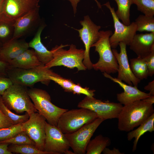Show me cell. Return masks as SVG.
I'll return each instance as SVG.
<instances>
[{"label": "cell", "instance_id": "6da1fadb", "mask_svg": "<svg viewBox=\"0 0 154 154\" xmlns=\"http://www.w3.org/2000/svg\"><path fill=\"white\" fill-rule=\"evenodd\" d=\"M154 113L153 104L145 99L124 105L117 118L118 128L121 131H130Z\"/></svg>", "mask_w": 154, "mask_h": 154}, {"label": "cell", "instance_id": "7a4b0ae2", "mask_svg": "<svg viewBox=\"0 0 154 154\" xmlns=\"http://www.w3.org/2000/svg\"><path fill=\"white\" fill-rule=\"evenodd\" d=\"M113 34L111 30L100 31L98 40L91 46L94 47L95 51L98 53V61L93 64V68L103 73L110 74L117 72L118 65L110 43L109 38Z\"/></svg>", "mask_w": 154, "mask_h": 154}, {"label": "cell", "instance_id": "3957f363", "mask_svg": "<svg viewBox=\"0 0 154 154\" xmlns=\"http://www.w3.org/2000/svg\"><path fill=\"white\" fill-rule=\"evenodd\" d=\"M68 46L61 44L52 48L51 51L53 58L45 66L50 69L54 66H63L70 68H76L78 71L87 69L83 63L84 50L77 48L73 44L70 45L67 50L63 48Z\"/></svg>", "mask_w": 154, "mask_h": 154}, {"label": "cell", "instance_id": "277c9868", "mask_svg": "<svg viewBox=\"0 0 154 154\" xmlns=\"http://www.w3.org/2000/svg\"><path fill=\"white\" fill-rule=\"evenodd\" d=\"M1 96L6 107L17 113L26 112L29 115L38 112L31 101L26 87L13 84Z\"/></svg>", "mask_w": 154, "mask_h": 154}, {"label": "cell", "instance_id": "5b68a950", "mask_svg": "<svg viewBox=\"0 0 154 154\" xmlns=\"http://www.w3.org/2000/svg\"><path fill=\"white\" fill-rule=\"evenodd\" d=\"M28 93L38 112L49 123L57 126L60 116L68 110L60 108L53 104L50 96L45 90L33 88L28 90Z\"/></svg>", "mask_w": 154, "mask_h": 154}, {"label": "cell", "instance_id": "8992f818", "mask_svg": "<svg viewBox=\"0 0 154 154\" xmlns=\"http://www.w3.org/2000/svg\"><path fill=\"white\" fill-rule=\"evenodd\" d=\"M97 118L95 113L87 108L68 110L60 116L57 126L64 134H70Z\"/></svg>", "mask_w": 154, "mask_h": 154}, {"label": "cell", "instance_id": "52a82bcc", "mask_svg": "<svg viewBox=\"0 0 154 154\" xmlns=\"http://www.w3.org/2000/svg\"><path fill=\"white\" fill-rule=\"evenodd\" d=\"M54 73L42 64L30 69L9 68L7 71V76L13 84L27 87H31L38 82H44L50 81L48 76Z\"/></svg>", "mask_w": 154, "mask_h": 154}, {"label": "cell", "instance_id": "ba28073f", "mask_svg": "<svg viewBox=\"0 0 154 154\" xmlns=\"http://www.w3.org/2000/svg\"><path fill=\"white\" fill-rule=\"evenodd\" d=\"M39 0H5L0 24L12 25L18 19L40 7Z\"/></svg>", "mask_w": 154, "mask_h": 154}, {"label": "cell", "instance_id": "9c48e42d", "mask_svg": "<svg viewBox=\"0 0 154 154\" xmlns=\"http://www.w3.org/2000/svg\"><path fill=\"white\" fill-rule=\"evenodd\" d=\"M77 107L88 109L95 113L98 118L105 120L117 118L123 106L119 103L103 102L94 97L86 96L79 102Z\"/></svg>", "mask_w": 154, "mask_h": 154}, {"label": "cell", "instance_id": "30bf717a", "mask_svg": "<svg viewBox=\"0 0 154 154\" xmlns=\"http://www.w3.org/2000/svg\"><path fill=\"white\" fill-rule=\"evenodd\" d=\"M80 23L82 27L80 29H74L78 32L79 36L84 46L83 63L87 69L90 70L93 68V64L90 58V49L98 39L101 27L95 24L88 15L85 16L83 20L80 21Z\"/></svg>", "mask_w": 154, "mask_h": 154}, {"label": "cell", "instance_id": "8fae6325", "mask_svg": "<svg viewBox=\"0 0 154 154\" xmlns=\"http://www.w3.org/2000/svg\"><path fill=\"white\" fill-rule=\"evenodd\" d=\"M104 121L97 118L74 132L64 134L75 154H85L91 138L100 125Z\"/></svg>", "mask_w": 154, "mask_h": 154}, {"label": "cell", "instance_id": "7c38bea8", "mask_svg": "<svg viewBox=\"0 0 154 154\" xmlns=\"http://www.w3.org/2000/svg\"><path fill=\"white\" fill-rule=\"evenodd\" d=\"M103 5L110 10L114 21L115 31L109 38L112 48H116L121 42L129 46L137 31L135 22H132L128 25H125L119 21L115 13L114 8L112 7L109 2Z\"/></svg>", "mask_w": 154, "mask_h": 154}, {"label": "cell", "instance_id": "4fadbf2b", "mask_svg": "<svg viewBox=\"0 0 154 154\" xmlns=\"http://www.w3.org/2000/svg\"><path fill=\"white\" fill-rule=\"evenodd\" d=\"M28 120L22 123L23 131L35 143L39 150L43 151L46 138V119L38 112L29 115Z\"/></svg>", "mask_w": 154, "mask_h": 154}, {"label": "cell", "instance_id": "5bb4252c", "mask_svg": "<svg viewBox=\"0 0 154 154\" xmlns=\"http://www.w3.org/2000/svg\"><path fill=\"white\" fill-rule=\"evenodd\" d=\"M46 138L43 151L49 154H65L70 147L64 134L57 126L46 121L45 125Z\"/></svg>", "mask_w": 154, "mask_h": 154}, {"label": "cell", "instance_id": "9a60e30c", "mask_svg": "<svg viewBox=\"0 0 154 154\" xmlns=\"http://www.w3.org/2000/svg\"><path fill=\"white\" fill-rule=\"evenodd\" d=\"M119 45L120 48L119 53L115 48L112 49L118 65L117 78L129 85L137 86L141 80L134 75L131 69L127 52V45L122 42L119 43Z\"/></svg>", "mask_w": 154, "mask_h": 154}, {"label": "cell", "instance_id": "2e32d148", "mask_svg": "<svg viewBox=\"0 0 154 154\" xmlns=\"http://www.w3.org/2000/svg\"><path fill=\"white\" fill-rule=\"evenodd\" d=\"M104 76L118 84L123 90V92L117 94V100L121 104L126 105L135 101L144 99L151 96L139 90L137 86H131L125 84L117 78H114L110 74L103 73Z\"/></svg>", "mask_w": 154, "mask_h": 154}, {"label": "cell", "instance_id": "e0dca14e", "mask_svg": "<svg viewBox=\"0 0 154 154\" xmlns=\"http://www.w3.org/2000/svg\"><path fill=\"white\" fill-rule=\"evenodd\" d=\"M129 46L137 56L144 58L154 50V33L136 34Z\"/></svg>", "mask_w": 154, "mask_h": 154}, {"label": "cell", "instance_id": "ac0fdd59", "mask_svg": "<svg viewBox=\"0 0 154 154\" xmlns=\"http://www.w3.org/2000/svg\"><path fill=\"white\" fill-rule=\"evenodd\" d=\"M29 48V43L24 40L11 39L1 47L0 60L8 63Z\"/></svg>", "mask_w": 154, "mask_h": 154}, {"label": "cell", "instance_id": "d6986e66", "mask_svg": "<svg viewBox=\"0 0 154 154\" xmlns=\"http://www.w3.org/2000/svg\"><path fill=\"white\" fill-rule=\"evenodd\" d=\"M39 7L35 9L17 19L12 26L14 28L11 38L17 39L23 36L37 19Z\"/></svg>", "mask_w": 154, "mask_h": 154}, {"label": "cell", "instance_id": "ffe728a7", "mask_svg": "<svg viewBox=\"0 0 154 154\" xmlns=\"http://www.w3.org/2000/svg\"><path fill=\"white\" fill-rule=\"evenodd\" d=\"M44 27V25L39 27L33 38L29 43V46L34 49L39 61L45 65L51 60L53 56L51 50H48L41 41V35Z\"/></svg>", "mask_w": 154, "mask_h": 154}, {"label": "cell", "instance_id": "44dd1931", "mask_svg": "<svg viewBox=\"0 0 154 154\" xmlns=\"http://www.w3.org/2000/svg\"><path fill=\"white\" fill-rule=\"evenodd\" d=\"M8 63L9 68L23 69L33 68L42 64L38 58L34 50L29 49Z\"/></svg>", "mask_w": 154, "mask_h": 154}, {"label": "cell", "instance_id": "7402d4cb", "mask_svg": "<svg viewBox=\"0 0 154 154\" xmlns=\"http://www.w3.org/2000/svg\"><path fill=\"white\" fill-rule=\"evenodd\" d=\"M134 130L129 131L127 134L128 140L131 141L134 138L132 147V151L137 149V145L140 137L147 132H152L154 131V113Z\"/></svg>", "mask_w": 154, "mask_h": 154}, {"label": "cell", "instance_id": "603a6c76", "mask_svg": "<svg viewBox=\"0 0 154 154\" xmlns=\"http://www.w3.org/2000/svg\"><path fill=\"white\" fill-rule=\"evenodd\" d=\"M111 144V140L109 137L99 134L90 140L86 147V153L100 154Z\"/></svg>", "mask_w": 154, "mask_h": 154}, {"label": "cell", "instance_id": "cb8c5ba5", "mask_svg": "<svg viewBox=\"0 0 154 154\" xmlns=\"http://www.w3.org/2000/svg\"><path fill=\"white\" fill-rule=\"evenodd\" d=\"M130 62V67L134 75L140 80L147 79L149 76V71L144 58L137 56L131 59Z\"/></svg>", "mask_w": 154, "mask_h": 154}, {"label": "cell", "instance_id": "d4e9b609", "mask_svg": "<svg viewBox=\"0 0 154 154\" xmlns=\"http://www.w3.org/2000/svg\"><path fill=\"white\" fill-rule=\"evenodd\" d=\"M116 2L117 9L115 13L119 19L126 25L131 24L130 16V8L133 4L132 0H114Z\"/></svg>", "mask_w": 154, "mask_h": 154}, {"label": "cell", "instance_id": "484cf974", "mask_svg": "<svg viewBox=\"0 0 154 154\" xmlns=\"http://www.w3.org/2000/svg\"><path fill=\"white\" fill-rule=\"evenodd\" d=\"M8 150L12 153L21 154H49V153L40 150L35 145L24 144H10L8 146Z\"/></svg>", "mask_w": 154, "mask_h": 154}, {"label": "cell", "instance_id": "4316f807", "mask_svg": "<svg viewBox=\"0 0 154 154\" xmlns=\"http://www.w3.org/2000/svg\"><path fill=\"white\" fill-rule=\"evenodd\" d=\"M135 22L137 26V31L154 33L153 16L140 15L135 19Z\"/></svg>", "mask_w": 154, "mask_h": 154}, {"label": "cell", "instance_id": "83f0119b", "mask_svg": "<svg viewBox=\"0 0 154 154\" xmlns=\"http://www.w3.org/2000/svg\"><path fill=\"white\" fill-rule=\"evenodd\" d=\"M0 109L13 123L14 125L22 123L27 121L29 115L26 112L25 114L18 115L11 111L3 102L1 95H0Z\"/></svg>", "mask_w": 154, "mask_h": 154}, {"label": "cell", "instance_id": "f1b7e54d", "mask_svg": "<svg viewBox=\"0 0 154 154\" xmlns=\"http://www.w3.org/2000/svg\"><path fill=\"white\" fill-rule=\"evenodd\" d=\"M133 4L136 5L137 9L144 15H154V0H132Z\"/></svg>", "mask_w": 154, "mask_h": 154}, {"label": "cell", "instance_id": "f546056e", "mask_svg": "<svg viewBox=\"0 0 154 154\" xmlns=\"http://www.w3.org/2000/svg\"><path fill=\"white\" fill-rule=\"evenodd\" d=\"M7 143L10 144L16 145L29 144L35 146V143L23 131L9 139L0 141V143Z\"/></svg>", "mask_w": 154, "mask_h": 154}, {"label": "cell", "instance_id": "4dcf8cb0", "mask_svg": "<svg viewBox=\"0 0 154 154\" xmlns=\"http://www.w3.org/2000/svg\"><path fill=\"white\" fill-rule=\"evenodd\" d=\"M21 125L22 123L18 124L0 129V141L9 139L23 131Z\"/></svg>", "mask_w": 154, "mask_h": 154}, {"label": "cell", "instance_id": "1f68e13d", "mask_svg": "<svg viewBox=\"0 0 154 154\" xmlns=\"http://www.w3.org/2000/svg\"><path fill=\"white\" fill-rule=\"evenodd\" d=\"M48 79L52 80L61 87L65 92H72V87L74 83L71 80L65 78L54 73L48 77Z\"/></svg>", "mask_w": 154, "mask_h": 154}, {"label": "cell", "instance_id": "d6a6232c", "mask_svg": "<svg viewBox=\"0 0 154 154\" xmlns=\"http://www.w3.org/2000/svg\"><path fill=\"white\" fill-rule=\"evenodd\" d=\"M95 90H90L87 87L83 88L81 87L79 84H74L73 85L72 92L74 94H83L86 96L92 97H94V92Z\"/></svg>", "mask_w": 154, "mask_h": 154}, {"label": "cell", "instance_id": "836d02e7", "mask_svg": "<svg viewBox=\"0 0 154 154\" xmlns=\"http://www.w3.org/2000/svg\"><path fill=\"white\" fill-rule=\"evenodd\" d=\"M143 58L147 64L149 76L152 77L154 74V50Z\"/></svg>", "mask_w": 154, "mask_h": 154}, {"label": "cell", "instance_id": "e575fe53", "mask_svg": "<svg viewBox=\"0 0 154 154\" xmlns=\"http://www.w3.org/2000/svg\"><path fill=\"white\" fill-rule=\"evenodd\" d=\"M13 84V83L8 77L0 76V95H2L5 90Z\"/></svg>", "mask_w": 154, "mask_h": 154}, {"label": "cell", "instance_id": "d590c367", "mask_svg": "<svg viewBox=\"0 0 154 154\" xmlns=\"http://www.w3.org/2000/svg\"><path fill=\"white\" fill-rule=\"evenodd\" d=\"M14 125L12 121L0 109V129Z\"/></svg>", "mask_w": 154, "mask_h": 154}, {"label": "cell", "instance_id": "8d00e7d4", "mask_svg": "<svg viewBox=\"0 0 154 154\" xmlns=\"http://www.w3.org/2000/svg\"><path fill=\"white\" fill-rule=\"evenodd\" d=\"M10 31L9 25L0 24V38H3L7 37L9 34Z\"/></svg>", "mask_w": 154, "mask_h": 154}, {"label": "cell", "instance_id": "74e56055", "mask_svg": "<svg viewBox=\"0 0 154 154\" xmlns=\"http://www.w3.org/2000/svg\"><path fill=\"white\" fill-rule=\"evenodd\" d=\"M9 68L8 63L0 60V76H7V71Z\"/></svg>", "mask_w": 154, "mask_h": 154}, {"label": "cell", "instance_id": "f35d334b", "mask_svg": "<svg viewBox=\"0 0 154 154\" xmlns=\"http://www.w3.org/2000/svg\"><path fill=\"white\" fill-rule=\"evenodd\" d=\"M69 1L71 3L73 7L74 14L75 15L77 11V7L78 3L80 2V0H67ZM96 2L98 7L101 9L102 5L97 0H94Z\"/></svg>", "mask_w": 154, "mask_h": 154}, {"label": "cell", "instance_id": "ab89813d", "mask_svg": "<svg viewBox=\"0 0 154 154\" xmlns=\"http://www.w3.org/2000/svg\"><path fill=\"white\" fill-rule=\"evenodd\" d=\"M9 145L7 143H0V154H12V153L8 150Z\"/></svg>", "mask_w": 154, "mask_h": 154}, {"label": "cell", "instance_id": "60d3db41", "mask_svg": "<svg viewBox=\"0 0 154 154\" xmlns=\"http://www.w3.org/2000/svg\"><path fill=\"white\" fill-rule=\"evenodd\" d=\"M144 89L149 92V93L151 96H154V80L149 82L144 87Z\"/></svg>", "mask_w": 154, "mask_h": 154}, {"label": "cell", "instance_id": "b9f144b4", "mask_svg": "<svg viewBox=\"0 0 154 154\" xmlns=\"http://www.w3.org/2000/svg\"><path fill=\"white\" fill-rule=\"evenodd\" d=\"M104 154H123L124 153H121L118 149L114 148L112 150L106 147L102 151Z\"/></svg>", "mask_w": 154, "mask_h": 154}, {"label": "cell", "instance_id": "7bdbcfd3", "mask_svg": "<svg viewBox=\"0 0 154 154\" xmlns=\"http://www.w3.org/2000/svg\"><path fill=\"white\" fill-rule=\"evenodd\" d=\"M5 0H0V16L3 6Z\"/></svg>", "mask_w": 154, "mask_h": 154}, {"label": "cell", "instance_id": "ee69618b", "mask_svg": "<svg viewBox=\"0 0 154 154\" xmlns=\"http://www.w3.org/2000/svg\"><path fill=\"white\" fill-rule=\"evenodd\" d=\"M65 154H75L74 152L68 150L66 152Z\"/></svg>", "mask_w": 154, "mask_h": 154}, {"label": "cell", "instance_id": "f6af8a7d", "mask_svg": "<svg viewBox=\"0 0 154 154\" xmlns=\"http://www.w3.org/2000/svg\"><path fill=\"white\" fill-rule=\"evenodd\" d=\"M1 47L0 46V49H1Z\"/></svg>", "mask_w": 154, "mask_h": 154}]
</instances>
